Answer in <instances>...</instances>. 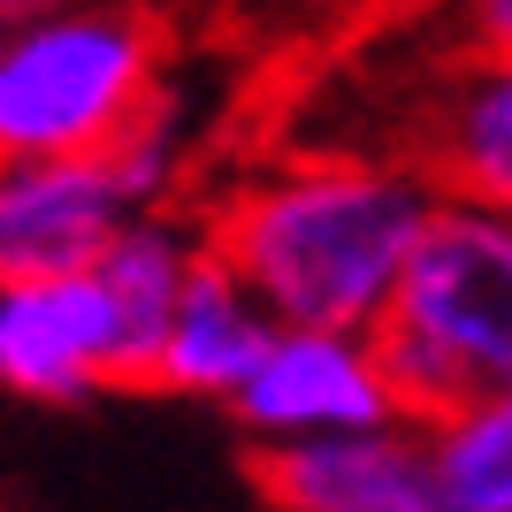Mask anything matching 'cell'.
Segmentation results:
<instances>
[{
	"mask_svg": "<svg viewBox=\"0 0 512 512\" xmlns=\"http://www.w3.org/2000/svg\"><path fill=\"white\" fill-rule=\"evenodd\" d=\"M444 512H512V390L467 398L421 421Z\"/></svg>",
	"mask_w": 512,
	"mask_h": 512,
	"instance_id": "30bf717a",
	"label": "cell"
},
{
	"mask_svg": "<svg viewBox=\"0 0 512 512\" xmlns=\"http://www.w3.org/2000/svg\"><path fill=\"white\" fill-rule=\"evenodd\" d=\"M253 474L268 512H444L421 421H383L360 436L260 451Z\"/></svg>",
	"mask_w": 512,
	"mask_h": 512,
	"instance_id": "ba28073f",
	"label": "cell"
},
{
	"mask_svg": "<svg viewBox=\"0 0 512 512\" xmlns=\"http://www.w3.org/2000/svg\"><path fill=\"white\" fill-rule=\"evenodd\" d=\"M398 153L444 199L512 214V54L459 46L421 85Z\"/></svg>",
	"mask_w": 512,
	"mask_h": 512,
	"instance_id": "52a82bcc",
	"label": "cell"
},
{
	"mask_svg": "<svg viewBox=\"0 0 512 512\" xmlns=\"http://www.w3.org/2000/svg\"><path fill=\"white\" fill-rule=\"evenodd\" d=\"M146 383V352L130 337L100 268L39 283H0V390L31 406H85L92 390Z\"/></svg>",
	"mask_w": 512,
	"mask_h": 512,
	"instance_id": "8992f818",
	"label": "cell"
},
{
	"mask_svg": "<svg viewBox=\"0 0 512 512\" xmlns=\"http://www.w3.org/2000/svg\"><path fill=\"white\" fill-rule=\"evenodd\" d=\"M451 23H459V46L512 54V0H451Z\"/></svg>",
	"mask_w": 512,
	"mask_h": 512,
	"instance_id": "8fae6325",
	"label": "cell"
},
{
	"mask_svg": "<svg viewBox=\"0 0 512 512\" xmlns=\"http://www.w3.org/2000/svg\"><path fill=\"white\" fill-rule=\"evenodd\" d=\"M260 512H268V505H260Z\"/></svg>",
	"mask_w": 512,
	"mask_h": 512,
	"instance_id": "7c38bea8",
	"label": "cell"
},
{
	"mask_svg": "<svg viewBox=\"0 0 512 512\" xmlns=\"http://www.w3.org/2000/svg\"><path fill=\"white\" fill-rule=\"evenodd\" d=\"M184 169H192V138L169 100L107 153L0 161V283L92 268L138 214H169Z\"/></svg>",
	"mask_w": 512,
	"mask_h": 512,
	"instance_id": "277c9868",
	"label": "cell"
},
{
	"mask_svg": "<svg viewBox=\"0 0 512 512\" xmlns=\"http://www.w3.org/2000/svg\"><path fill=\"white\" fill-rule=\"evenodd\" d=\"M161 100V39L130 8L54 0L0 31V161L107 153Z\"/></svg>",
	"mask_w": 512,
	"mask_h": 512,
	"instance_id": "3957f363",
	"label": "cell"
},
{
	"mask_svg": "<svg viewBox=\"0 0 512 512\" xmlns=\"http://www.w3.org/2000/svg\"><path fill=\"white\" fill-rule=\"evenodd\" d=\"M406 421L512 390V214L444 199L375 321Z\"/></svg>",
	"mask_w": 512,
	"mask_h": 512,
	"instance_id": "7a4b0ae2",
	"label": "cell"
},
{
	"mask_svg": "<svg viewBox=\"0 0 512 512\" xmlns=\"http://www.w3.org/2000/svg\"><path fill=\"white\" fill-rule=\"evenodd\" d=\"M436 207L444 192L398 146H291L245 161L192 222L268 321L375 329Z\"/></svg>",
	"mask_w": 512,
	"mask_h": 512,
	"instance_id": "6da1fadb",
	"label": "cell"
},
{
	"mask_svg": "<svg viewBox=\"0 0 512 512\" xmlns=\"http://www.w3.org/2000/svg\"><path fill=\"white\" fill-rule=\"evenodd\" d=\"M222 413L253 436V451H291L406 421L375 329H291V321L268 329L260 360L245 367V383L230 390Z\"/></svg>",
	"mask_w": 512,
	"mask_h": 512,
	"instance_id": "5b68a950",
	"label": "cell"
},
{
	"mask_svg": "<svg viewBox=\"0 0 512 512\" xmlns=\"http://www.w3.org/2000/svg\"><path fill=\"white\" fill-rule=\"evenodd\" d=\"M268 329H276L268 306L207 253L192 268V283L176 291V306H169V329H161V352H153V383L146 390L199 398V406H230V390L245 383V367L260 360Z\"/></svg>",
	"mask_w": 512,
	"mask_h": 512,
	"instance_id": "9c48e42d",
	"label": "cell"
}]
</instances>
